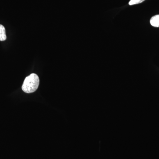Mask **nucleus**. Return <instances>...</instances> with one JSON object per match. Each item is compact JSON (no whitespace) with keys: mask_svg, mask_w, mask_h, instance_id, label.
Returning a JSON list of instances; mask_svg holds the SVG:
<instances>
[{"mask_svg":"<svg viewBox=\"0 0 159 159\" xmlns=\"http://www.w3.org/2000/svg\"><path fill=\"white\" fill-rule=\"evenodd\" d=\"M39 84V79L37 74H31L26 77L22 89L25 93H31L37 90Z\"/></svg>","mask_w":159,"mask_h":159,"instance_id":"nucleus-1","label":"nucleus"},{"mask_svg":"<svg viewBox=\"0 0 159 159\" xmlns=\"http://www.w3.org/2000/svg\"><path fill=\"white\" fill-rule=\"evenodd\" d=\"M151 25L153 27L159 28V15L152 16L150 19Z\"/></svg>","mask_w":159,"mask_h":159,"instance_id":"nucleus-2","label":"nucleus"},{"mask_svg":"<svg viewBox=\"0 0 159 159\" xmlns=\"http://www.w3.org/2000/svg\"><path fill=\"white\" fill-rule=\"evenodd\" d=\"M7 38L6 36V29L2 25H0V41H4Z\"/></svg>","mask_w":159,"mask_h":159,"instance_id":"nucleus-3","label":"nucleus"},{"mask_svg":"<svg viewBox=\"0 0 159 159\" xmlns=\"http://www.w3.org/2000/svg\"><path fill=\"white\" fill-rule=\"evenodd\" d=\"M145 1V0H130L129 2V5H130V6L137 5V4L143 2Z\"/></svg>","mask_w":159,"mask_h":159,"instance_id":"nucleus-4","label":"nucleus"}]
</instances>
